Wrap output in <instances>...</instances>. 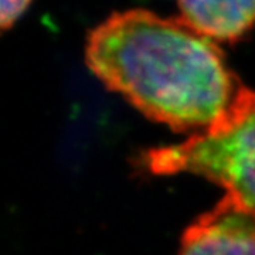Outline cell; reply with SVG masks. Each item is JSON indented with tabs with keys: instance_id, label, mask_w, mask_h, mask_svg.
<instances>
[{
	"instance_id": "cell-3",
	"label": "cell",
	"mask_w": 255,
	"mask_h": 255,
	"mask_svg": "<svg viewBox=\"0 0 255 255\" xmlns=\"http://www.w3.org/2000/svg\"><path fill=\"white\" fill-rule=\"evenodd\" d=\"M179 255H255V210L226 193L186 228Z\"/></svg>"
},
{
	"instance_id": "cell-4",
	"label": "cell",
	"mask_w": 255,
	"mask_h": 255,
	"mask_svg": "<svg viewBox=\"0 0 255 255\" xmlns=\"http://www.w3.org/2000/svg\"><path fill=\"white\" fill-rule=\"evenodd\" d=\"M179 18L216 43H236L255 27V0H176Z\"/></svg>"
},
{
	"instance_id": "cell-5",
	"label": "cell",
	"mask_w": 255,
	"mask_h": 255,
	"mask_svg": "<svg viewBox=\"0 0 255 255\" xmlns=\"http://www.w3.org/2000/svg\"><path fill=\"white\" fill-rule=\"evenodd\" d=\"M33 0H0V27L9 30L18 21Z\"/></svg>"
},
{
	"instance_id": "cell-2",
	"label": "cell",
	"mask_w": 255,
	"mask_h": 255,
	"mask_svg": "<svg viewBox=\"0 0 255 255\" xmlns=\"http://www.w3.org/2000/svg\"><path fill=\"white\" fill-rule=\"evenodd\" d=\"M139 163L152 174L203 176L255 210V91L244 85L207 130L179 145L149 149Z\"/></svg>"
},
{
	"instance_id": "cell-1",
	"label": "cell",
	"mask_w": 255,
	"mask_h": 255,
	"mask_svg": "<svg viewBox=\"0 0 255 255\" xmlns=\"http://www.w3.org/2000/svg\"><path fill=\"white\" fill-rule=\"evenodd\" d=\"M85 63L146 117L194 135L223 118L244 87L216 41L145 9L114 11L92 28Z\"/></svg>"
}]
</instances>
